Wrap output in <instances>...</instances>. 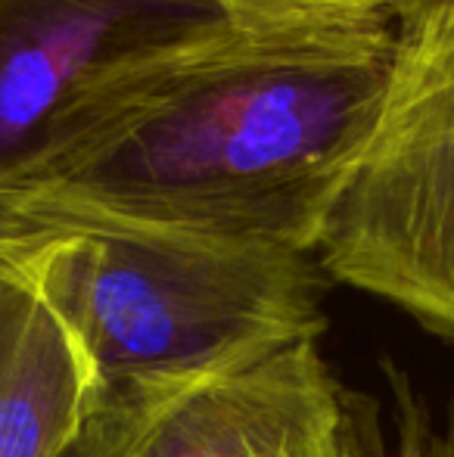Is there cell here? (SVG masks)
<instances>
[{
  "label": "cell",
  "instance_id": "7",
  "mask_svg": "<svg viewBox=\"0 0 454 457\" xmlns=\"http://www.w3.org/2000/svg\"><path fill=\"white\" fill-rule=\"evenodd\" d=\"M392 389L395 436L386 439L380 404L361 392L345 389V452L349 457H454V402L449 414L436 420L430 404L417 395L414 383L386 364Z\"/></svg>",
  "mask_w": 454,
  "mask_h": 457
},
{
  "label": "cell",
  "instance_id": "2",
  "mask_svg": "<svg viewBox=\"0 0 454 457\" xmlns=\"http://www.w3.org/2000/svg\"><path fill=\"white\" fill-rule=\"evenodd\" d=\"M22 234L31 265L78 333L100 395L159 392L321 337L305 253L78 228Z\"/></svg>",
  "mask_w": 454,
  "mask_h": 457
},
{
  "label": "cell",
  "instance_id": "9",
  "mask_svg": "<svg viewBox=\"0 0 454 457\" xmlns=\"http://www.w3.org/2000/svg\"><path fill=\"white\" fill-rule=\"evenodd\" d=\"M454 0H395L392 12L395 19H414V16H424V12H433L439 10V6H451Z\"/></svg>",
  "mask_w": 454,
  "mask_h": 457
},
{
  "label": "cell",
  "instance_id": "3",
  "mask_svg": "<svg viewBox=\"0 0 454 457\" xmlns=\"http://www.w3.org/2000/svg\"><path fill=\"white\" fill-rule=\"evenodd\" d=\"M315 255L454 345V4L399 22L380 121Z\"/></svg>",
  "mask_w": 454,
  "mask_h": 457
},
{
  "label": "cell",
  "instance_id": "10",
  "mask_svg": "<svg viewBox=\"0 0 454 457\" xmlns=\"http://www.w3.org/2000/svg\"><path fill=\"white\" fill-rule=\"evenodd\" d=\"M69 457H78V454H75V452H72V454H69Z\"/></svg>",
  "mask_w": 454,
  "mask_h": 457
},
{
  "label": "cell",
  "instance_id": "1",
  "mask_svg": "<svg viewBox=\"0 0 454 457\" xmlns=\"http://www.w3.org/2000/svg\"><path fill=\"white\" fill-rule=\"evenodd\" d=\"M395 54L392 10L221 19L81 94L0 196V228L315 255Z\"/></svg>",
  "mask_w": 454,
  "mask_h": 457
},
{
  "label": "cell",
  "instance_id": "5",
  "mask_svg": "<svg viewBox=\"0 0 454 457\" xmlns=\"http://www.w3.org/2000/svg\"><path fill=\"white\" fill-rule=\"evenodd\" d=\"M221 19L209 0H0V196L81 94Z\"/></svg>",
  "mask_w": 454,
  "mask_h": 457
},
{
  "label": "cell",
  "instance_id": "6",
  "mask_svg": "<svg viewBox=\"0 0 454 457\" xmlns=\"http://www.w3.org/2000/svg\"><path fill=\"white\" fill-rule=\"evenodd\" d=\"M97 395L91 358L22 234L0 230V457H69Z\"/></svg>",
  "mask_w": 454,
  "mask_h": 457
},
{
  "label": "cell",
  "instance_id": "8",
  "mask_svg": "<svg viewBox=\"0 0 454 457\" xmlns=\"http://www.w3.org/2000/svg\"><path fill=\"white\" fill-rule=\"evenodd\" d=\"M221 16L265 22V19L309 16V12L336 10H392L395 0H209Z\"/></svg>",
  "mask_w": 454,
  "mask_h": 457
},
{
  "label": "cell",
  "instance_id": "4",
  "mask_svg": "<svg viewBox=\"0 0 454 457\" xmlns=\"http://www.w3.org/2000/svg\"><path fill=\"white\" fill-rule=\"evenodd\" d=\"M78 457H349L321 337L159 392L97 398Z\"/></svg>",
  "mask_w": 454,
  "mask_h": 457
}]
</instances>
